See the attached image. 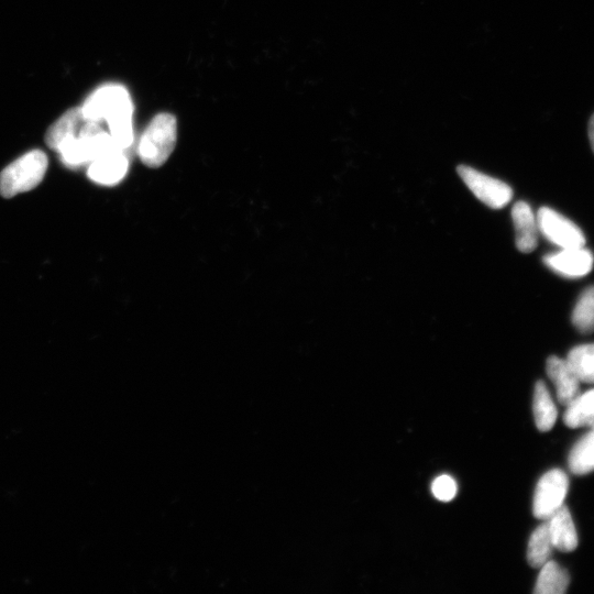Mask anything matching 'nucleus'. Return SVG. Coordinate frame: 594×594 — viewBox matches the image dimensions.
Listing matches in <instances>:
<instances>
[{
  "mask_svg": "<svg viewBox=\"0 0 594 594\" xmlns=\"http://www.w3.org/2000/svg\"><path fill=\"white\" fill-rule=\"evenodd\" d=\"M432 492L437 500L449 502L454 500L457 495V483L450 476H440L434 480L432 484Z\"/></svg>",
  "mask_w": 594,
  "mask_h": 594,
  "instance_id": "aec40b11",
  "label": "nucleus"
},
{
  "mask_svg": "<svg viewBox=\"0 0 594 594\" xmlns=\"http://www.w3.org/2000/svg\"><path fill=\"white\" fill-rule=\"evenodd\" d=\"M84 119L87 121H107L109 134L120 150L127 149L134 141L132 129L131 98L125 87L120 85H106L87 98L82 107Z\"/></svg>",
  "mask_w": 594,
  "mask_h": 594,
  "instance_id": "f257e3e1",
  "label": "nucleus"
},
{
  "mask_svg": "<svg viewBox=\"0 0 594 594\" xmlns=\"http://www.w3.org/2000/svg\"><path fill=\"white\" fill-rule=\"evenodd\" d=\"M554 545L550 538L547 523L538 526L533 532L527 549V561L533 568H542L552 557Z\"/></svg>",
  "mask_w": 594,
  "mask_h": 594,
  "instance_id": "f3484780",
  "label": "nucleus"
},
{
  "mask_svg": "<svg viewBox=\"0 0 594 594\" xmlns=\"http://www.w3.org/2000/svg\"><path fill=\"white\" fill-rule=\"evenodd\" d=\"M569 469L577 476L594 471V429L580 438L568 457Z\"/></svg>",
  "mask_w": 594,
  "mask_h": 594,
  "instance_id": "dca6fc26",
  "label": "nucleus"
},
{
  "mask_svg": "<svg viewBox=\"0 0 594 594\" xmlns=\"http://www.w3.org/2000/svg\"><path fill=\"white\" fill-rule=\"evenodd\" d=\"M566 360L581 382L594 383V344L571 349Z\"/></svg>",
  "mask_w": 594,
  "mask_h": 594,
  "instance_id": "a211bd4d",
  "label": "nucleus"
},
{
  "mask_svg": "<svg viewBox=\"0 0 594 594\" xmlns=\"http://www.w3.org/2000/svg\"><path fill=\"white\" fill-rule=\"evenodd\" d=\"M88 178L101 185L113 186L124 180L128 172V159L124 151L115 150L90 163Z\"/></svg>",
  "mask_w": 594,
  "mask_h": 594,
  "instance_id": "6e6552de",
  "label": "nucleus"
},
{
  "mask_svg": "<svg viewBox=\"0 0 594 594\" xmlns=\"http://www.w3.org/2000/svg\"><path fill=\"white\" fill-rule=\"evenodd\" d=\"M178 141V120L169 113L151 120L141 137L138 153L143 164L157 169L169 160Z\"/></svg>",
  "mask_w": 594,
  "mask_h": 594,
  "instance_id": "f03ea898",
  "label": "nucleus"
},
{
  "mask_svg": "<svg viewBox=\"0 0 594 594\" xmlns=\"http://www.w3.org/2000/svg\"><path fill=\"white\" fill-rule=\"evenodd\" d=\"M48 164L47 154L43 151L27 152L0 173V194L11 198L35 189L46 175Z\"/></svg>",
  "mask_w": 594,
  "mask_h": 594,
  "instance_id": "7ed1b4c3",
  "label": "nucleus"
},
{
  "mask_svg": "<svg viewBox=\"0 0 594 594\" xmlns=\"http://www.w3.org/2000/svg\"><path fill=\"white\" fill-rule=\"evenodd\" d=\"M546 266L561 275L570 279L585 277L593 268L594 258L591 251L585 247L560 249L544 257Z\"/></svg>",
  "mask_w": 594,
  "mask_h": 594,
  "instance_id": "0eeeda50",
  "label": "nucleus"
},
{
  "mask_svg": "<svg viewBox=\"0 0 594 594\" xmlns=\"http://www.w3.org/2000/svg\"><path fill=\"white\" fill-rule=\"evenodd\" d=\"M589 139H590L592 150L594 152V115L591 117L590 123H589Z\"/></svg>",
  "mask_w": 594,
  "mask_h": 594,
  "instance_id": "412c9836",
  "label": "nucleus"
},
{
  "mask_svg": "<svg viewBox=\"0 0 594 594\" xmlns=\"http://www.w3.org/2000/svg\"><path fill=\"white\" fill-rule=\"evenodd\" d=\"M533 412L535 424L539 431L549 432L557 421V407L550 395L546 384L539 381L535 385Z\"/></svg>",
  "mask_w": 594,
  "mask_h": 594,
  "instance_id": "ddd939ff",
  "label": "nucleus"
},
{
  "mask_svg": "<svg viewBox=\"0 0 594 594\" xmlns=\"http://www.w3.org/2000/svg\"><path fill=\"white\" fill-rule=\"evenodd\" d=\"M564 422L569 428L594 429V389L579 394L567 405Z\"/></svg>",
  "mask_w": 594,
  "mask_h": 594,
  "instance_id": "2eb2a0df",
  "label": "nucleus"
},
{
  "mask_svg": "<svg viewBox=\"0 0 594 594\" xmlns=\"http://www.w3.org/2000/svg\"><path fill=\"white\" fill-rule=\"evenodd\" d=\"M516 247L523 253L533 252L537 247V218L530 205L517 202L512 209Z\"/></svg>",
  "mask_w": 594,
  "mask_h": 594,
  "instance_id": "9d476101",
  "label": "nucleus"
},
{
  "mask_svg": "<svg viewBox=\"0 0 594 594\" xmlns=\"http://www.w3.org/2000/svg\"><path fill=\"white\" fill-rule=\"evenodd\" d=\"M536 218L539 233L560 249L586 246V237L582 230L554 209L543 207L539 209Z\"/></svg>",
  "mask_w": 594,
  "mask_h": 594,
  "instance_id": "39448f33",
  "label": "nucleus"
},
{
  "mask_svg": "<svg viewBox=\"0 0 594 594\" xmlns=\"http://www.w3.org/2000/svg\"><path fill=\"white\" fill-rule=\"evenodd\" d=\"M571 319L581 334L594 332V286L582 292Z\"/></svg>",
  "mask_w": 594,
  "mask_h": 594,
  "instance_id": "6ab92c4d",
  "label": "nucleus"
},
{
  "mask_svg": "<svg viewBox=\"0 0 594 594\" xmlns=\"http://www.w3.org/2000/svg\"><path fill=\"white\" fill-rule=\"evenodd\" d=\"M569 489L566 472L553 469L538 481L533 500V514L538 520L547 521L564 505Z\"/></svg>",
  "mask_w": 594,
  "mask_h": 594,
  "instance_id": "20e7f679",
  "label": "nucleus"
},
{
  "mask_svg": "<svg viewBox=\"0 0 594 594\" xmlns=\"http://www.w3.org/2000/svg\"><path fill=\"white\" fill-rule=\"evenodd\" d=\"M570 583L568 571L560 567L555 561L549 560L541 568L536 582V594H563Z\"/></svg>",
  "mask_w": 594,
  "mask_h": 594,
  "instance_id": "4468645a",
  "label": "nucleus"
},
{
  "mask_svg": "<svg viewBox=\"0 0 594 594\" xmlns=\"http://www.w3.org/2000/svg\"><path fill=\"white\" fill-rule=\"evenodd\" d=\"M85 121L82 108H71L49 128L46 136L47 145L54 150L63 142L79 135L81 124Z\"/></svg>",
  "mask_w": 594,
  "mask_h": 594,
  "instance_id": "f8f14e48",
  "label": "nucleus"
},
{
  "mask_svg": "<svg viewBox=\"0 0 594 594\" xmlns=\"http://www.w3.org/2000/svg\"><path fill=\"white\" fill-rule=\"evenodd\" d=\"M548 531L554 548L571 553L578 547L579 539L574 521L567 506L561 508L547 520Z\"/></svg>",
  "mask_w": 594,
  "mask_h": 594,
  "instance_id": "9b49d317",
  "label": "nucleus"
},
{
  "mask_svg": "<svg viewBox=\"0 0 594 594\" xmlns=\"http://www.w3.org/2000/svg\"><path fill=\"white\" fill-rule=\"evenodd\" d=\"M458 174L469 187V190L483 204L494 209H500L511 202L513 191L508 184L467 167V165H460Z\"/></svg>",
  "mask_w": 594,
  "mask_h": 594,
  "instance_id": "423d86ee",
  "label": "nucleus"
},
{
  "mask_svg": "<svg viewBox=\"0 0 594 594\" xmlns=\"http://www.w3.org/2000/svg\"><path fill=\"white\" fill-rule=\"evenodd\" d=\"M546 369L549 379L556 385L558 402L567 406L580 394L581 381L566 359L552 356L547 360Z\"/></svg>",
  "mask_w": 594,
  "mask_h": 594,
  "instance_id": "1a4fd4ad",
  "label": "nucleus"
}]
</instances>
